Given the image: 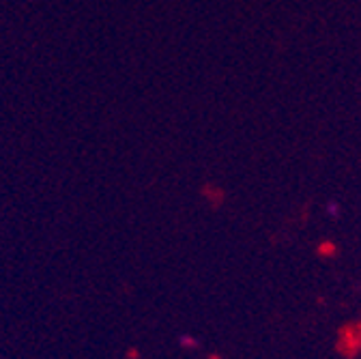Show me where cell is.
Here are the masks:
<instances>
[{
	"label": "cell",
	"mask_w": 361,
	"mask_h": 359,
	"mask_svg": "<svg viewBox=\"0 0 361 359\" xmlns=\"http://www.w3.org/2000/svg\"><path fill=\"white\" fill-rule=\"evenodd\" d=\"M325 211H327V215H329V217H338V215H340V207H338V202H329V205L325 207Z\"/></svg>",
	"instance_id": "1"
},
{
	"label": "cell",
	"mask_w": 361,
	"mask_h": 359,
	"mask_svg": "<svg viewBox=\"0 0 361 359\" xmlns=\"http://www.w3.org/2000/svg\"><path fill=\"white\" fill-rule=\"evenodd\" d=\"M180 344H183V346H196V340L190 338V336H183V338H180Z\"/></svg>",
	"instance_id": "2"
}]
</instances>
